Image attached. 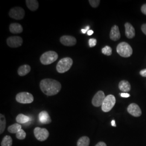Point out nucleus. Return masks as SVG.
<instances>
[{
	"instance_id": "17",
	"label": "nucleus",
	"mask_w": 146,
	"mask_h": 146,
	"mask_svg": "<svg viewBox=\"0 0 146 146\" xmlns=\"http://www.w3.org/2000/svg\"><path fill=\"white\" fill-rule=\"evenodd\" d=\"M9 31L13 34H20L23 31V27L19 23H13L9 26Z\"/></svg>"
},
{
	"instance_id": "10",
	"label": "nucleus",
	"mask_w": 146,
	"mask_h": 146,
	"mask_svg": "<svg viewBox=\"0 0 146 146\" xmlns=\"http://www.w3.org/2000/svg\"><path fill=\"white\" fill-rule=\"evenodd\" d=\"M7 43L11 48H17L22 46L23 39L21 37L17 36L9 37L7 40Z\"/></svg>"
},
{
	"instance_id": "15",
	"label": "nucleus",
	"mask_w": 146,
	"mask_h": 146,
	"mask_svg": "<svg viewBox=\"0 0 146 146\" xmlns=\"http://www.w3.org/2000/svg\"><path fill=\"white\" fill-rule=\"evenodd\" d=\"M38 118L40 121L43 124H49L51 123L52 120L48 113V112L44 110L40 113L38 115Z\"/></svg>"
},
{
	"instance_id": "14",
	"label": "nucleus",
	"mask_w": 146,
	"mask_h": 146,
	"mask_svg": "<svg viewBox=\"0 0 146 146\" xmlns=\"http://www.w3.org/2000/svg\"><path fill=\"white\" fill-rule=\"evenodd\" d=\"M125 36L128 38H133L135 36V31L131 23L127 22L125 25Z\"/></svg>"
},
{
	"instance_id": "6",
	"label": "nucleus",
	"mask_w": 146,
	"mask_h": 146,
	"mask_svg": "<svg viewBox=\"0 0 146 146\" xmlns=\"http://www.w3.org/2000/svg\"><path fill=\"white\" fill-rule=\"evenodd\" d=\"M16 100L20 104H31L34 101V96L28 92H21L16 95Z\"/></svg>"
},
{
	"instance_id": "29",
	"label": "nucleus",
	"mask_w": 146,
	"mask_h": 146,
	"mask_svg": "<svg viewBox=\"0 0 146 146\" xmlns=\"http://www.w3.org/2000/svg\"><path fill=\"white\" fill-rule=\"evenodd\" d=\"M141 12L146 15V4H145L141 7Z\"/></svg>"
},
{
	"instance_id": "36",
	"label": "nucleus",
	"mask_w": 146,
	"mask_h": 146,
	"mask_svg": "<svg viewBox=\"0 0 146 146\" xmlns=\"http://www.w3.org/2000/svg\"><path fill=\"white\" fill-rule=\"evenodd\" d=\"M111 125L113 126V127H116V123H115V120H112V121H111Z\"/></svg>"
},
{
	"instance_id": "31",
	"label": "nucleus",
	"mask_w": 146,
	"mask_h": 146,
	"mask_svg": "<svg viewBox=\"0 0 146 146\" xmlns=\"http://www.w3.org/2000/svg\"><path fill=\"white\" fill-rule=\"evenodd\" d=\"M141 30H142V32L143 33V34H145L146 35V23H145V24L142 25Z\"/></svg>"
},
{
	"instance_id": "21",
	"label": "nucleus",
	"mask_w": 146,
	"mask_h": 146,
	"mask_svg": "<svg viewBox=\"0 0 146 146\" xmlns=\"http://www.w3.org/2000/svg\"><path fill=\"white\" fill-rule=\"evenodd\" d=\"M90 144V139L87 136H82L80 137L77 142V146H89Z\"/></svg>"
},
{
	"instance_id": "20",
	"label": "nucleus",
	"mask_w": 146,
	"mask_h": 146,
	"mask_svg": "<svg viewBox=\"0 0 146 146\" xmlns=\"http://www.w3.org/2000/svg\"><path fill=\"white\" fill-rule=\"evenodd\" d=\"M16 120L18 123L24 124L29 122L30 120V117L27 115H24L23 114H20L17 115L16 117Z\"/></svg>"
},
{
	"instance_id": "26",
	"label": "nucleus",
	"mask_w": 146,
	"mask_h": 146,
	"mask_svg": "<svg viewBox=\"0 0 146 146\" xmlns=\"http://www.w3.org/2000/svg\"><path fill=\"white\" fill-rule=\"evenodd\" d=\"M102 52L107 56H110L112 54V49L111 47L106 46L102 49Z\"/></svg>"
},
{
	"instance_id": "18",
	"label": "nucleus",
	"mask_w": 146,
	"mask_h": 146,
	"mask_svg": "<svg viewBox=\"0 0 146 146\" xmlns=\"http://www.w3.org/2000/svg\"><path fill=\"white\" fill-rule=\"evenodd\" d=\"M31 70V67L29 65L24 64L20 66L17 70L19 75L21 76H24L29 73Z\"/></svg>"
},
{
	"instance_id": "35",
	"label": "nucleus",
	"mask_w": 146,
	"mask_h": 146,
	"mask_svg": "<svg viewBox=\"0 0 146 146\" xmlns=\"http://www.w3.org/2000/svg\"><path fill=\"white\" fill-rule=\"evenodd\" d=\"M93 33H94V31H92V30H89L88 32H87V34H88V35H89V36H90V35H93Z\"/></svg>"
},
{
	"instance_id": "13",
	"label": "nucleus",
	"mask_w": 146,
	"mask_h": 146,
	"mask_svg": "<svg viewBox=\"0 0 146 146\" xmlns=\"http://www.w3.org/2000/svg\"><path fill=\"white\" fill-rule=\"evenodd\" d=\"M110 36V38L114 41H116L120 39L121 34L119 27L116 25H114L111 27Z\"/></svg>"
},
{
	"instance_id": "8",
	"label": "nucleus",
	"mask_w": 146,
	"mask_h": 146,
	"mask_svg": "<svg viewBox=\"0 0 146 146\" xmlns=\"http://www.w3.org/2000/svg\"><path fill=\"white\" fill-rule=\"evenodd\" d=\"M34 134L37 140L40 141L46 140L49 135V131L46 128L36 127L34 130Z\"/></svg>"
},
{
	"instance_id": "3",
	"label": "nucleus",
	"mask_w": 146,
	"mask_h": 146,
	"mask_svg": "<svg viewBox=\"0 0 146 146\" xmlns=\"http://www.w3.org/2000/svg\"><path fill=\"white\" fill-rule=\"evenodd\" d=\"M73 63V60L70 58L67 57L61 59L56 65V70L58 73H66L72 67Z\"/></svg>"
},
{
	"instance_id": "4",
	"label": "nucleus",
	"mask_w": 146,
	"mask_h": 146,
	"mask_svg": "<svg viewBox=\"0 0 146 146\" xmlns=\"http://www.w3.org/2000/svg\"><path fill=\"white\" fill-rule=\"evenodd\" d=\"M58 53L54 51H48L44 52L40 57V62L42 64L48 65L55 62L58 60Z\"/></svg>"
},
{
	"instance_id": "9",
	"label": "nucleus",
	"mask_w": 146,
	"mask_h": 146,
	"mask_svg": "<svg viewBox=\"0 0 146 146\" xmlns=\"http://www.w3.org/2000/svg\"><path fill=\"white\" fill-rule=\"evenodd\" d=\"M106 97L104 92L102 90H100L94 95L92 101V104L96 107L102 106Z\"/></svg>"
},
{
	"instance_id": "28",
	"label": "nucleus",
	"mask_w": 146,
	"mask_h": 146,
	"mask_svg": "<svg viewBox=\"0 0 146 146\" xmlns=\"http://www.w3.org/2000/svg\"><path fill=\"white\" fill-rule=\"evenodd\" d=\"M89 45V47H94L96 46V43H97V40L96 39L94 38H90L89 40L88 41Z\"/></svg>"
},
{
	"instance_id": "16",
	"label": "nucleus",
	"mask_w": 146,
	"mask_h": 146,
	"mask_svg": "<svg viewBox=\"0 0 146 146\" xmlns=\"http://www.w3.org/2000/svg\"><path fill=\"white\" fill-rule=\"evenodd\" d=\"M119 88L124 93L129 92L131 89V84L126 80H122L119 84Z\"/></svg>"
},
{
	"instance_id": "22",
	"label": "nucleus",
	"mask_w": 146,
	"mask_h": 146,
	"mask_svg": "<svg viewBox=\"0 0 146 146\" xmlns=\"http://www.w3.org/2000/svg\"><path fill=\"white\" fill-rule=\"evenodd\" d=\"M22 126L19 123H15L10 125L8 128V131L12 134H16L21 130Z\"/></svg>"
},
{
	"instance_id": "23",
	"label": "nucleus",
	"mask_w": 146,
	"mask_h": 146,
	"mask_svg": "<svg viewBox=\"0 0 146 146\" xmlns=\"http://www.w3.org/2000/svg\"><path fill=\"white\" fill-rule=\"evenodd\" d=\"M13 140L10 136L6 135L3 137L1 142V146H11Z\"/></svg>"
},
{
	"instance_id": "32",
	"label": "nucleus",
	"mask_w": 146,
	"mask_h": 146,
	"mask_svg": "<svg viewBox=\"0 0 146 146\" xmlns=\"http://www.w3.org/2000/svg\"><path fill=\"white\" fill-rule=\"evenodd\" d=\"M122 98H129L130 96V95L128 93H121L120 94Z\"/></svg>"
},
{
	"instance_id": "33",
	"label": "nucleus",
	"mask_w": 146,
	"mask_h": 146,
	"mask_svg": "<svg viewBox=\"0 0 146 146\" xmlns=\"http://www.w3.org/2000/svg\"><path fill=\"white\" fill-rule=\"evenodd\" d=\"M95 146H107V145L106 144V143H104V142H99V143H98Z\"/></svg>"
},
{
	"instance_id": "5",
	"label": "nucleus",
	"mask_w": 146,
	"mask_h": 146,
	"mask_svg": "<svg viewBox=\"0 0 146 146\" xmlns=\"http://www.w3.org/2000/svg\"><path fill=\"white\" fill-rule=\"evenodd\" d=\"M116 103V99L115 96L113 95H107L102 104L101 109L105 113L109 112L114 107Z\"/></svg>"
},
{
	"instance_id": "11",
	"label": "nucleus",
	"mask_w": 146,
	"mask_h": 146,
	"mask_svg": "<svg viewBox=\"0 0 146 146\" xmlns=\"http://www.w3.org/2000/svg\"><path fill=\"white\" fill-rule=\"evenodd\" d=\"M60 41L63 45L66 46H73L77 42L75 37L70 35H63L60 37Z\"/></svg>"
},
{
	"instance_id": "25",
	"label": "nucleus",
	"mask_w": 146,
	"mask_h": 146,
	"mask_svg": "<svg viewBox=\"0 0 146 146\" xmlns=\"http://www.w3.org/2000/svg\"><path fill=\"white\" fill-rule=\"evenodd\" d=\"M16 137L19 140H24L26 137V133L24 130L21 129L20 131L16 134Z\"/></svg>"
},
{
	"instance_id": "2",
	"label": "nucleus",
	"mask_w": 146,
	"mask_h": 146,
	"mask_svg": "<svg viewBox=\"0 0 146 146\" xmlns=\"http://www.w3.org/2000/svg\"><path fill=\"white\" fill-rule=\"evenodd\" d=\"M116 51L123 58H129L133 54V49L127 42L120 43L116 47Z\"/></svg>"
},
{
	"instance_id": "24",
	"label": "nucleus",
	"mask_w": 146,
	"mask_h": 146,
	"mask_svg": "<svg viewBox=\"0 0 146 146\" xmlns=\"http://www.w3.org/2000/svg\"><path fill=\"white\" fill-rule=\"evenodd\" d=\"M6 127V119L5 116L0 114V134H2L5 130Z\"/></svg>"
},
{
	"instance_id": "1",
	"label": "nucleus",
	"mask_w": 146,
	"mask_h": 146,
	"mask_svg": "<svg viewBox=\"0 0 146 146\" xmlns=\"http://www.w3.org/2000/svg\"><path fill=\"white\" fill-rule=\"evenodd\" d=\"M42 92L47 96L55 95L61 89V84L57 80L52 78L43 79L40 83Z\"/></svg>"
},
{
	"instance_id": "27",
	"label": "nucleus",
	"mask_w": 146,
	"mask_h": 146,
	"mask_svg": "<svg viewBox=\"0 0 146 146\" xmlns=\"http://www.w3.org/2000/svg\"><path fill=\"white\" fill-rule=\"evenodd\" d=\"M89 3L93 8H97L100 3V0H89Z\"/></svg>"
},
{
	"instance_id": "12",
	"label": "nucleus",
	"mask_w": 146,
	"mask_h": 146,
	"mask_svg": "<svg viewBox=\"0 0 146 146\" xmlns=\"http://www.w3.org/2000/svg\"><path fill=\"white\" fill-rule=\"evenodd\" d=\"M128 112L134 117H140L142 114V111L140 107L136 104H131L127 108Z\"/></svg>"
},
{
	"instance_id": "30",
	"label": "nucleus",
	"mask_w": 146,
	"mask_h": 146,
	"mask_svg": "<svg viewBox=\"0 0 146 146\" xmlns=\"http://www.w3.org/2000/svg\"><path fill=\"white\" fill-rule=\"evenodd\" d=\"M140 74L142 77H146V69L141 70L140 72Z\"/></svg>"
},
{
	"instance_id": "19",
	"label": "nucleus",
	"mask_w": 146,
	"mask_h": 146,
	"mask_svg": "<svg viewBox=\"0 0 146 146\" xmlns=\"http://www.w3.org/2000/svg\"><path fill=\"white\" fill-rule=\"evenodd\" d=\"M26 3L28 9L31 11H36L38 8L39 4L36 0H26Z\"/></svg>"
},
{
	"instance_id": "7",
	"label": "nucleus",
	"mask_w": 146,
	"mask_h": 146,
	"mask_svg": "<svg viewBox=\"0 0 146 146\" xmlns=\"http://www.w3.org/2000/svg\"><path fill=\"white\" fill-rule=\"evenodd\" d=\"M9 15L12 19L17 20H21L25 17V11L21 7H16L11 9L9 11Z\"/></svg>"
},
{
	"instance_id": "34",
	"label": "nucleus",
	"mask_w": 146,
	"mask_h": 146,
	"mask_svg": "<svg viewBox=\"0 0 146 146\" xmlns=\"http://www.w3.org/2000/svg\"><path fill=\"white\" fill-rule=\"evenodd\" d=\"M89 29V26L87 27L85 29H82L81 31L83 34H86V33H87Z\"/></svg>"
}]
</instances>
